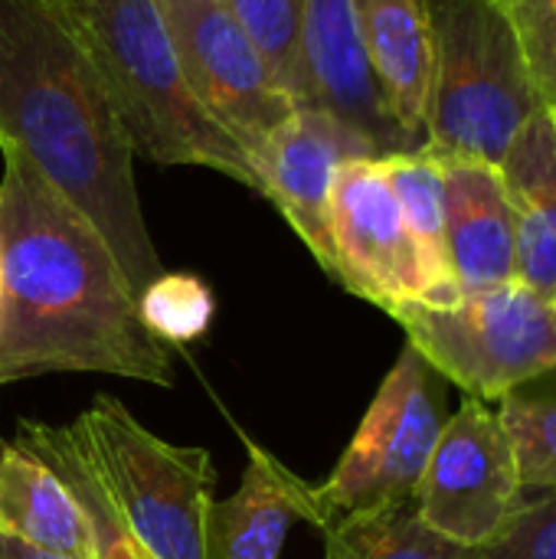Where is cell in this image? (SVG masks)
<instances>
[{"label": "cell", "mask_w": 556, "mask_h": 559, "mask_svg": "<svg viewBox=\"0 0 556 559\" xmlns=\"http://www.w3.org/2000/svg\"><path fill=\"white\" fill-rule=\"evenodd\" d=\"M0 154V386L46 373L174 386L108 242L16 144Z\"/></svg>", "instance_id": "obj_1"}, {"label": "cell", "mask_w": 556, "mask_h": 559, "mask_svg": "<svg viewBox=\"0 0 556 559\" xmlns=\"http://www.w3.org/2000/svg\"><path fill=\"white\" fill-rule=\"evenodd\" d=\"M0 141L16 144L98 229L134 298L164 272L131 138L56 0H0Z\"/></svg>", "instance_id": "obj_2"}, {"label": "cell", "mask_w": 556, "mask_h": 559, "mask_svg": "<svg viewBox=\"0 0 556 559\" xmlns=\"http://www.w3.org/2000/svg\"><path fill=\"white\" fill-rule=\"evenodd\" d=\"M92 59L134 154L167 167H210L259 193L249 154L197 102L161 0H56Z\"/></svg>", "instance_id": "obj_3"}, {"label": "cell", "mask_w": 556, "mask_h": 559, "mask_svg": "<svg viewBox=\"0 0 556 559\" xmlns=\"http://www.w3.org/2000/svg\"><path fill=\"white\" fill-rule=\"evenodd\" d=\"M433 82L426 147L498 167L514 134L547 108L501 0H426Z\"/></svg>", "instance_id": "obj_4"}, {"label": "cell", "mask_w": 556, "mask_h": 559, "mask_svg": "<svg viewBox=\"0 0 556 559\" xmlns=\"http://www.w3.org/2000/svg\"><path fill=\"white\" fill-rule=\"evenodd\" d=\"M72 429L115 514L154 557L203 559L216 485L203 449L154 436L115 396H98Z\"/></svg>", "instance_id": "obj_5"}, {"label": "cell", "mask_w": 556, "mask_h": 559, "mask_svg": "<svg viewBox=\"0 0 556 559\" xmlns=\"http://www.w3.org/2000/svg\"><path fill=\"white\" fill-rule=\"evenodd\" d=\"M390 318L436 373L482 403H498L518 383L556 367V305L521 282L446 305L410 301Z\"/></svg>", "instance_id": "obj_6"}, {"label": "cell", "mask_w": 556, "mask_h": 559, "mask_svg": "<svg viewBox=\"0 0 556 559\" xmlns=\"http://www.w3.org/2000/svg\"><path fill=\"white\" fill-rule=\"evenodd\" d=\"M442 426L446 419L433 386V367L406 344L338 468L321 488H315L321 531L351 511L413 501Z\"/></svg>", "instance_id": "obj_7"}, {"label": "cell", "mask_w": 556, "mask_h": 559, "mask_svg": "<svg viewBox=\"0 0 556 559\" xmlns=\"http://www.w3.org/2000/svg\"><path fill=\"white\" fill-rule=\"evenodd\" d=\"M161 10L197 102L256 160L298 108L295 95L223 0H161Z\"/></svg>", "instance_id": "obj_8"}, {"label": "cell", "mask_w": 556, "mask_h": 559, "mask_svg": "<svg viewBox=\"0 0 556 559\" xmlns=\"http://www.w3.org/2000/svg\"><path fill=\"white\" fill-rule=\"evenodd\" d=\"M521 491L514 445L498 413L469 396L446 419L413 501L436 534L482 550L505 531Z\"/></svg>", "instance_id": "obj_9"}, {"label": "cell", "mask_w": 556, "mask_h": 559, "mask_svg": "<svg viewBox=\"0 0 556 559\" xmlns=\"http://www.w3.org/2000/svg\"><path fill=\"white\" fill-rule=\"evenodd\" d=\"M334 282L393 314L426 298V275L380 157H354L338 170L331 197Z\"/></svg>", "instance_id": "obj_10"}, {"label": "cell", "mask_w": 556, "mask_h": 559, "mask_svg": "<svg viewBox=\"0 0 556 559\" xmlns=\"http://www.w3.org/2000/svg\"><path fill=\"white\" fill-rule=\"evenodd\" d=\"M298 105L321 108L374 157L423 151L393 118L357 36L354 0H308Z\"/></svg>", "instance_id": "obj_11"}, {"label": "cell", "mask_w": 556, "mask_h": 559, "mask_svg": "<svg viewBox=\"0 0 556 559\" xmlns=\"http://www.w3.org/2000/svg\"><path fill=\"white\" fill-rule=\"evenodd\" d=\"M354 157L374 154L321 108L298 105L252 160L259 193L275 203V210L285 216V223L298 233V239L331 278V197L338 170Z\"/></svg>", "instance_id": "obj_12"}, {"label": "cell", "mask_w": 556, "mask_h": 559, "mask_svg": "<svg viewBox=\"0 0 556 559\" xmlns=\"http://www.w3.org/2000/svg\"><path fill=\"white\" fill-rule=\"evenodd\" d=\"M439 160L446 180V252L456 295L518 282L514 213L498 167L469 157Z\"/></svg>", "instance_id": "obj_13"}, {"label": "cell", "mask_w": 556, "mask_h": 559, "mask_svg": "<svg viewBox=\"0 0 556 559\" xmlns=\"http://www.w3.org/2000/svg\"><path fill=\"white\" fill-rule=\"evenodd\" d=\"M298 524L321 527L315 488L272 452L249 442L239 491L206 511L203 559H279Z\"/></svg>", "instance_id": "obj_14"}, {"label": "cell", "mask_w": 556, "mask_h": 559, "mask_svg": "<svg viewBox=\"0 0 556 559\" xmlns=\"http://www.w3.org/2000/svg\"><path fill=\"white\" fill-rule=\"evenodd\" d=\"M518 236V282L556 305V108H541L498 164Z\"/></svg>", "instance_id": "obj_15"}, {"label": "cell", "mask_w": 556, "mask_h": 559, "mask_svg": "<svg viewBox=\"0 0 556 559\" xmlns=\"http://www.w3.org/2000/svg\"><path fill=\"white\" fill-rule=\"evenodd\" d=\"M357 36L400 128L426 147L433 29L426 0H354Z\"/></svg>", "instance_id": "obj_16"}, {"label": "cell", "mask_w": 556, "mask_h": 559, "mask_svg": "<svg viewBox=\"0 0 556 559\" xmlns=\"http://www.w3.org/2000/svg\"><path fill=\"white\" fill-rule=\"evenodd\" d=\"M0 537L62 559H92L88 518L72 488L20 439L0 449Z\"/></svg>", "instance_id": "obj_17"}, {"label": "cell", "mask_w": 556, "mask_h": 559, "mask_svg": "<svg viewBox=\"0 0 556 559\" xmlns=\"http://www.w3.org/2000/svg\"><path fill=\"white\" fill-rule=\"evenodd\" d=\"M393 197L400 203L403 223L416 246L423 275H426V298L423 305H446L456 301V285L449 275V252H446V180L442 160L423 147L410 154L380 157Z\"/></svg>", "instance_id": "obj_18"}, {"label": "cell", "mask_w": 556, "mask_h": 559, "mask_svg": "<svg viewBox=\"0 0 556 559\" xmlns=\"http://www.w3.org/2000/svg\"><path fill=\"white\" fill-rule=\"evenodd\" d=\"M324 559H478V550L436 534L419 518L416 501H397L331 521Z\"/></svg>", "instance_id": "obj_19"}, {"label": "cell", "mask_w": 556, "mask_h": 559, "mask_svg": "<svg viewBox=\"0 0 556 559\" xmlns=\"http://www.w3.org/2000/svg\"><path fill=\"white\" fill-rule=\"evenodd\" d=\"M20 442H26L79 498L88 534H92V559H157L115 514L108 495L102 491L85 449L72 426H43V423H23L16 432Z\"/></svg>", "instance_id": "obj_20"}, {"label": "cell", "mask_w": 556, "mask_h": 559, "mask_svg": "<svg viewBox=\"0 0 556 559\" xmlns=\"http://www.w3.org/2000/svg\"><path fill=\"white\" fill-rule=\"evenodd\" d=\"M498 419L514 445L524 488L556 491V367L498 400Z\"/></svg>", "instance_id": "obj_21"}, {"label": "cell", "mask_w": 556, "mask_h": 559, "mask_svg": "<svg viewBox=\"0 0 556 559\" xmlns=\"http://www.w3.org/2000/svg\"><path fill=\"white\" fill-rule=\"evenodd\" d=\"M226 10L246 26V33L262 49L275 79L298 102L301 79V33L308 0H223Z\"/></svg>", "instance_id": "obj_22"}, {"label": "cell", "mask_w": 556, "mask_h": 559, "mask_svg": "<svg viewBox=\"0 0 556 559\" xmlns=\"http://www.w3.org/2000/svg\"><path fill=\"white\" fill-rule=\"evenodd\" d=\"M138 311L144 328L164 344H190L206 334L213 321L210 288L184 272H161L141 295Z\"/></svg>", "instance_id": "obj_23"}, {"label": "cell", "mask_w": 556, "mask_h": 559, "mask_svg": "<svg viewBox=\"0 0 556 559\" xmlns=\"http://www.w3.org/2000/svg\"><path fill=\"white\" fill-rule=\"evenodd\" d=\"M478 559H556V491L524 488L511 521Z\"/></svg>", "instance_id": "obj_24"}, {"label": "cell", "mask_w": 556, "mask_h": 559, "mask_svg": "<svg viewBox=\"0 0 556 559\" xmlns=\"http://www.w3.org/2000/svg\"><path fill=\"white\" fill-rule=\"evenodd\" d=\"M531 79L547 108H556V0H501Z\"/></svg>", "instance_id": "obj_25"}, {"label": "cell", "mask_w": 556, "mask_h": 559, "mask_svg": "<svg viewBox=\"0 0 556 559\" xmlns=\"http://www.w3.org/2000/svg\"><path fill=\"white\" fill-rule=\"evenodd\" d=\"M0 559H62V557L39 554V550L23 547V544H16V540H10V537H0Z\"/></svg>", "instance_id": "obj_26"}, {"label": "cell", "mask_w": 556, "mask_h": 559, "mask_svg": "<svg viewBox=\"0 0 556 559\" xmlns=\"http://www.w3.org/2000/svg\"><path fill=\"white\" fill-rule=\"evenodd\" d=\"M0 298H3V275H0Z\"/></svg>", "instance_id": "obj_27"}]
</instances>
